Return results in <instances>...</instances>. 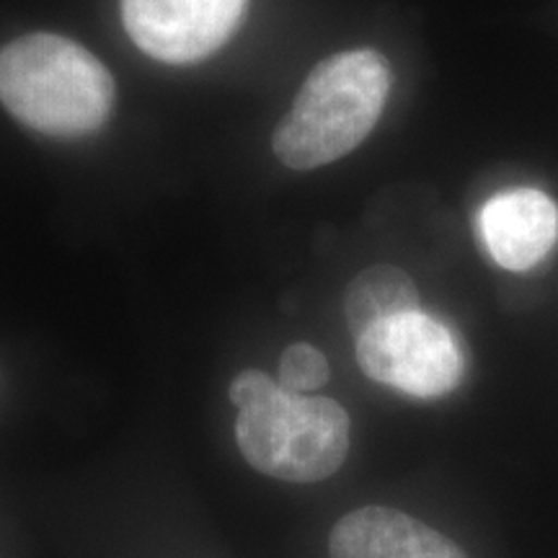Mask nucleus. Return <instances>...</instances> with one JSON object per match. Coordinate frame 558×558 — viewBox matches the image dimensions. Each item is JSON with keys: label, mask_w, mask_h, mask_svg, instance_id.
<instances>
[{"label": "nucleus", "mask_w": 558, "mask_h": 558, "mask_svg": "<svg viewBox=\"0 0 558 558\" xmlns=\"http://www.w3.org/2000/svg\"><path fill=\"white\" fill-rule=\"evenodd\" d=\"M239 409L235 442L251 469L290 484H316L337 473L349 452V414L339 401L292 393L262 369L230 383Z\"/></svg>", "instance_id": "1"}, {"label": "nucleus", "mask_w": 558, "mask_h": 558, "mask_svg": "<svg viewBox=\"0 0 558 558\" xmlns=\"http://www.w3.org/2000/svg\"><path fill=\"white\" fill-rule=\"evenodd\" d=\"M390 90V68L375 50L318 62L277 124L271 148L282 166L311 171L344 158L373 132Z\"/></svg>", "instance_id": "3"}, {"label": "nucleus", "mask_w": 558, "mask_h": 558, "mask_svg": "<svg viewBox=\"0 0 558 558\" xmlns=\"http://www.w3.org/2000/svg\"><path fill=\"white\" fill-rule=\"evenodd\" d=\"M478 233L499 267L525 271L556 246L558 205L533 186L499 192L481 207Z\"/></svg>", "instance_id": "6"}, {"label": "nucleus", "mask_w": 558, "mask_h": 558, "mask_svg": "<svg viewBox=\"0 0 558 558\" xmlns=\"http://www.w3.org/2000/svg\"><path fill=\"white\" fill-rule=\"evenodd\" d=\"M329 375V360L313 344H305V341L290 344L282 352V357H279V383L292 390V393L308 396L311 390L326 386Z\"/></svg>", "instance_id": "9"}, {"label": "nucleus", "mask_w": 558, "mask_h": 558, "mask_svg": "<svg viewBox=\"0 0 558 558\" xmlns=\"http://www.w3.org/2000/svg\"><path fill=\"white\" fill-rule=\"evenodd\" d=\"M114 96L107 65L62 34H24L0 50V104L41 135H90L109 120Z\"/></svg>", "instance_id": "2"}, {"label": "nucleus", "mask_w": 558, "mask_h": 558, "mask_svg": "<svg viewBox=\"0 0 558 558\" xmlns=\"http://www.w3.org/2000/svg\"><path fill=\"white\" fill-rule=\"evenodd\" d=\"M418 311V290L407 271L390 264H375L352 279L344 295L349 331L362 337L383 320Z\"/></svg>", "instance_id": "8"}, {"label": "nucleus", "mask_w": 558, "mask_h": 558, "mask_svg": "<svg viewBox=\"0 0 558 558\" xmlns=\"http://www.w3.org/2000/svg\"><path fill=\"white\" fill-rule=\"evenodd\" d=\"M357 362L367 378L414 399L448 396L465 369L448 326L422 311L383 320L357 337Z\"/></svg>", "instance_id": "4"}, {"label": "nucleus", "mask_w": 558, "mask_h": 558, "mask_svg": "<svg viewBox=\"0 0 558 558\" xmlns=\"http://www.w3.org/2000/svg\"><path fill=\"white\" fill-rule=\"evenodd\" d=\"M248 0H122L130 39L153 60L186 65L218 52L239 29Z\"/></svg>", "instance_id": "5"}, {"label": "nucleus", "mask_w": 558, "mask_h": 558, "mask_svg": "<svg viewBox=\"0 0 558 558\" xmlns=\"http://www.w3.org/2000/svg\"><path fill=\"white\" fill-rule=\"evenodd\" d=\"M329 558H469L442 533L407 512L362 507L331 530Z\"/></svg>", "instance_id": "7"}]
</instances>
